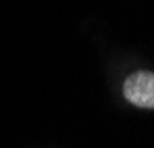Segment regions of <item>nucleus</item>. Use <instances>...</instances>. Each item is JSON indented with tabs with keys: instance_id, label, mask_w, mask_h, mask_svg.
<instances>
[{
	"instance_id": "1",
	"label": "nucleus",
	"mask_w": 154,
	"mask_h": 148,
	"mask_svg": "<svg viewBox=\"0 0 154 148\" xmlns=\"http://www.w3.org/2000/svg\"><path fill=\"white\" fill-rule=\"evenodd\" d=\"M125 98L140 109H154V73L152 71H135L123 83Z\"/></svg>"
}]
</instances>
